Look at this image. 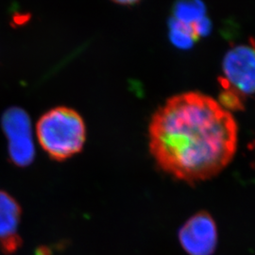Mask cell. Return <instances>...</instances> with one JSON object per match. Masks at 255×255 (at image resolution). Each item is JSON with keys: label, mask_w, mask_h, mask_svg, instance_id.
I'll list each match as a JSON object with an SVG mask.
<instances>
[{"label": "cell", "mask_w": 255, "mask_h": 255, "mask_svg": "<svg viewBox=\"0 0 255 255\" xmlns=\"http://www.w3.org/2000/svg\"><path fill=\"white\" fill-rule=\"evenodd\" d=\"M238 127L232 112L200 92L175 95L156 110L148 147L165 173L187 182L207 181L237 153Z\"/></svg>", "instance_id": "6da1fadb"}, {"label": "cell", "mask_w": 255, "mask_h": 255, "mask_svg": "<svg viewBox=\"0 0 255 255\" xmlns=\"http://www.w3.org/2000/svg\"><path fill=\"white\" fill-rule=\"evenodd\" d=\"M222 85L240 96L255 94V46L239 45L231 48L222 64Z\"/></svg>", "instance_id": "277c9868"}, {"label": "cell", "mask_w": 255, "mask_h": 255, "mask_svg": "<svg viewBox=\"0 0 255 255\" xmlns=\"http://www.w3.org/2000/svg\"><path fill=\"white\" fill-rule=\"evenodd\" d=\"M178 237L187 255H212L218 246V227L209 213L201 211L183 223Z\"/></svg>", "instance_id": "5b68a950"}, {"label": "cell", "mask_w": 255, "mask_h": 255, "mask_svg": "<svg viewBox=\"0 0 255 255\" xmlns=\"http://www.w3.org/2000/svg\"><path fill=\"white\" fill-rule=\"evenodd\" d=\"M1 126L8 140L9 162L20 168L29 166L35 159V146L28 115L21 108H9L2 116Z\"/></svg>", "instance_id": "3957f363"}, {"label": "cell", "mask_w": 255, "mask_h": 255, "mask_svg": "<svg viewBox=\"0 0 255 255\" xmlns=\"http://www.w3.org/2000/svg\"><path fill=\"white\" fill-rule=\"evenodd\" d=\"M36 134L46 155L53 161L64 162L82 152L86 142V126L77 111L56 107L38 120Z\"/></svg>", "instance_id": "7a4b0ae2"}, {"label": "cell", "mask_w": 255, "mask_h": 255, "mask_svg": "<svg viewBox=\"0 0 255 255\" xmlns=\"http://www.w3.org/2000/svg\"><path fill=\"white\" fill-rule=\"evenodd\" d=\"M112 1L121 4V5H132V4H135L137 2H139L140 0H112Z\"/></svg>", "instance_id": "52a82bcc"}, {"label": "cell", "mask_w": 255, "mask_h": 255, "mask_svg": "<svg viewBox=\"0 0 255 255\" xmlns=\"http://www.w3.org/2000/svg\"><path fill=\"white\" fill-rule=\"evenodd\" d=\"M22 207L17 200L5 190H0V251L5 255L18 252L23 240L18 234Z\"/></svg>", "instance_id": "8992f818"}]
</instances>
